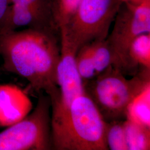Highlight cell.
<instances>
[{
    "label": "cell",
    "instance_id": "obj_7",
    "mask_svg": "<svg viewBox=\"0 0 150 150\" xmlns=\"http://www.w3.org/2000/svg\"><path fill=\"white\" fill-rule=\"evenodd\" d=\"M60 58L57 69V82L59 90L57 98L51 102V129L57 127L69 112L77 97L85 92L83 81L75 63L78 49L62 30H59Z\"/></svg>",
    "mask_w": 150,
    "mask_h": 150
},
{
    "label": "cell",
    "instance_id": "obj_1",
    "mask_svg": "<svg viewBox=\"0 0 150 150\" xmlns=\"http://www.w3.org/2000/svg\"><path fill=\"white\" fill-rule=\"evenodd\" d=\"M3 67L29 82L36 92H45L51 102L58 97L57 69L60 58L55 32L27 28L0 35Z\"/></svg>",
    "mask_w": 150,
    "mask_h": 150
},
{
    "label": "cell",
    "instance_id": "obj_14",
    "mask_svg": "<svg viewBox=\"0 0 150 150\" xmlns=\"http://www.w3.org/2000/svg\"><path fill=\"white\" fill-rule=\"evenodd\" d=\"M77 71L83 82L90 80L97 76L92 56L91 43L79 48L75 57Z\"/></svg>",
    "mask_w": 150,
    "mask_h": 150
},
{
    "label": "cell",
    "instance_id": "obj_2",
    "mask_svg": "<svg viewBox=\"0 0 150 150\" xmlns=\"http://www.w3.org/2000/svg\"><path fill=\"white\" fill-rule=\"evenodd\" d=\"M106 121L85 92L75 98L64 120L51 130L57 150H107Z\"/></svg>",
    "mask_w": 150,
    "mask_h": 150
},
{
    "label": "cell",
    "instance_id": "obj_6",
    "mask_svg": "<svg viewBox=\"0 0 150 150\" xmlns=\"http://www.w3.org/2000/svg\"><path fill=\"white\" fill-rule=\"evenodd\" d=\"M122 3L120 0H82L75 15L59 30L64 31L78 50L106 39Z\"/></svg>",
    "mask_w": 150,
    "mask_h": 150
},
{
    "label": "cell",
    "instance_id": "obj_5",
    "mask_svg": "<svg viewBox=\"0 0 150 150\" xmlns=\"http://www.w3.org/2000/svg\"><path fill=\"white\" fill-rule=\"evenodd\" d=\"M107 42L112 51V66L123 74L135 75L128 57L132 41L139 35L150 33V0L138 4L122 3L114 20Z\"/></svg>",
    "mask_w": 150,
    "mask_h": 150
},
{
    "label": "cell",
    "instance_id": "obj_18",
    "mask_svg": "<svg viewBox=\"0 0 150 150\" xmlns=\"http://www.w3.org/2000/svg\"><path fill=\"white\" fill-rule=\"evenodd\" d=\"M122 3H131V4H138L142 2L144 0H120Z\"/></svg>",
    "mask_w": 150,
    "mask_h": 150
},
{
    "label": "cell",
    "instance_id": "obj_8",
    "mask_svg": "<svg viewBox=\"0 0 150 150\" xmlns=\"http://www.w3.org/2000/svg\"><path fill=\"white\" fill-rule=\"evenodd\" d=\"M32 103L27 94L15 85H0V127H8L31 111Z\"/></svg>",
    "mask_w": 150,
    "mask_h": 150
},
{
    "label": "cell",
    "instance_id": "obj_9",
    "mask_svg": "<svg viewBox=\"0 0 150 150\" xmlns=\"http://www.w3.org/2000/svg\"><path fill=\"white\" fill-rule=\"evenodd\" d=\"M125 120L150 128V82L129 103Z\"/></svg>",
    "mask_w": 150,
    "mask_h": 150
},
{
    "label": "cell",
    "instance_id": "obj_15",
    "mask_svg": "<svg viewBox=\"0 0 150 150\" xmlns=\"http://www.w3.org/2000/svg\"><path fill=\"white\" fill-rule=\"evenodd\" d=\"M124 120L106 122L105 137L108 150H128L123 127Z\"/></svg>",
    "mask_w": 150,
    "mask_h": 150
},
{
    "label": "cell",
    "instance_id": "obj_16",
    "mask_svg": "<svg viewBox=\"0 0 150 150\" xmlns=\"http://www.w3.org/2000/svg\"><path fill=\"white\" fill-rule=\"evenodd\" d=\"M10 1L11 4L25 6L54 23L52 15L51 0H10Z\"/></svg>",
    "mask_w": 150,
    "mask_h": 150
},
{
    "label": "cell",
    "instance_id": "obj_4",
    "mask_svg": "<svg viewBox=\"0 0 150 150\" xmlns=\"http://www.w3.org/2000/svg\"><path fill=\"white\" fill-rule=\"evenodd\" d=\"M51 108L48 95H40L31 112L0 132V150L52 149Z\"/></svg>",
    "mask_w": 150,
    "mask_h": 150
},
{
    "label": "cell",
    "instance_id": "obj_11",
    "mask_svg": "<svg viewBox=\"0 0 150 150\" xmlns=\"http://www.w3.org/2000/svg\"><path fill=\"white\" fill-rule=\"evenodd\" d=\"M123 127L128 150H150V128L127 120Z\"/></svg>",
    "mask_w": 150,
    "mask_h": 150
},
{
    "label": "cell",
    "instance_id": "obj_13",
    "mask_svg": "<svg viewBox=\"0 0 150 150\" xmlns=\"http://www.w3.org/2000/svg\"><path fill=\"white\" fill-rule=\"evenodd\" d=\"M90 43L92 59L97 75L113 66V55L106 39L97 40Z\"/></svg>",
    "mask_w": 150,
    "mask_h": 150
},
{
    "label": "cell",
    "instance_id": "obj_3",
    "mask_svg": "<svg viewBox=\"0 0 150 150\" xmlns=\"http://www.w3.org/2000/svg\"><path fill=\"white\" fill-rule=\"evenodd\" d=\"M150 82V70L140 69L128 79L110 66L93 79L83 82L84 90L106 122L126 119L130 101Z\"/></svg>",
    "mask_w": 150,
    "mask_h": 150
},
{
    "label": "cell",
    "instance_id": "obj_17",
    "mask_svg": "<svg viewBox=\"0 0 150 150\" xmlns=\"http://www.w3.org/2000/svg\"><path fill=\"white\" fill-rule=\"evenodd\" d=\"M10 3V0H0V33L2 31Z\"/></svg>",
    "mask_w": 150,
    "mask_h": 150
},
{
    "label": "cell",
    "instance_id": "obj_12",
    "mask_svg": "<svg viewBox=\"0 0 150 150\" xmlns=\"http://www.w3.org/2000/svg\"><path fill=\"white\" fill-rule=\"evenodd\" d=\"M82 0H51L52 15L54 25L59 31L68 24L75 15Z\"/></svg>",
    "mask_w": 150,
    "mask_h": 150
},
{
    "label": "cell",
    "instance_id": "obj_10",
    "mask_svg": "<svg viewBox=\"0 0 150 150\" xmlns=\"http://www.w3.org/2000/svg\"><path fill=\"white\" fill-rule=\"evenodd\" d=\"M128 57L135 74L139 67L150 70V33L141 34L132 41L128 50Z\"/></svg>",
    "mask_w": 150,
    "mask_h": 150
}]
</instances>
